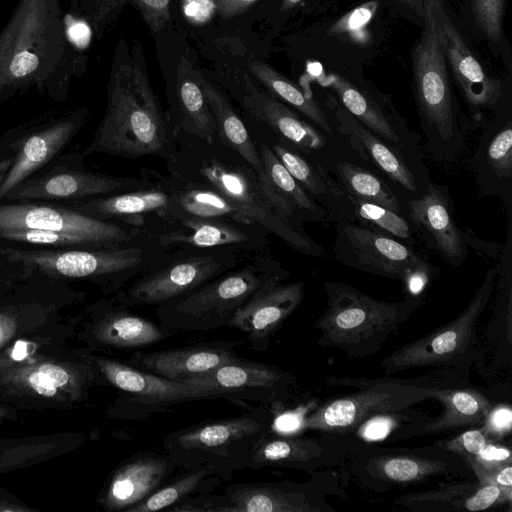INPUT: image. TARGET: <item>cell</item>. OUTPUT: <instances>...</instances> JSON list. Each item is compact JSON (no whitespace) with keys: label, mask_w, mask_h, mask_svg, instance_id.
Wrapping results in <instances>:
<instances>
[{"label":"cell","mask_w":512,"mask_h":512,"mask_svg":"<svg viewBox=\"0 0 512 512\" xmlns=\"http://www.w3.org/2000/svg\"><path fill=\"white\" fill-rule=\"evenodd\" d=\"M60 0H19L0 32V105L35 89L67 99L79 72Z\"/></svg>","instance_id":"6da1fadb"},{"label":"cell","mask_w":512,"mask_h":512,"mask_svg":"<svg viewBox=\"0 0 512 512\" xmlns=\"http://www.w3.org/2000/svg\"><path fill=\"white\" fill-rule=\"evenodd\" d=\"M140 48L137 57L129 56L122 40L115 49L105 113L90 144L82 151L85 156H157L165 161L171 157L175 136L167 112L152 89Z\"/></svg>","instance_id":"7a4b0ae2"},{"label":"cell","mask_w":512,"mask_h":512,"mask_svg":"<svg viewBox=\"0 0 512 512\" xmlns=\"http://www.w3.org/2000/svg\"><path fill=\"white\" fill-rule=\"evenodd\" d=\"M174 136V151L165 161L168 173L212 187L250 222L262 226L293 250L310 257L327 256L321 244L280 217L257 172L239 154L217 137L207 142L182 132Z\"/></svg>","instance_id":"3957f363"},{"label":"cell","mask_w":512,"mask_h":512,"mask_svg":"<svg viewBox=\"0 0 512 512\" xmlns=\"http://www.w3.org/2000/svg\"><path fill=\"white\" fill-rule=\"evenodd\" d=\"M173 251L156 236L124 245L67 248L22 247L0 241V253L16 279H87L108 293H116L161 265Z\"/></svg>","instance_id":"277c9868"},{"label":"cell","mask_w":512,"mask_h":512,"mask_svg":"<svg viewBox=\"0 0 512 512\" xmlns=\"http://www.w3.org/2000/svg\"><path fill=\"white\" fill-rule=\"evenodd\" d=\"M290 272L271 254L252 258L200 287L155 307L159 324L175 333L228 326L236 311L262 286Z\"/></svg>","instance_id":"5b68a950"},{"label":"cell","mask_w":512,"mask_h":512,"mask_svg":"<svg viewBox=\"0 0 512 512\" xmlns=\"http://www.w3.org/2000/svg\"><path fill=\"white\" fill-rule=\"evenodd\" d=\"M327 309L315 323L319 345L351 357L370 356L409 316L425 304L419 298L396 302L375 299L342 282H326Z\"/></svg>","instance_id":"8992f818"},{"label":"cell","mask_w":512,"mask_h":512,"mask_svg":"<svg viewBox=\"0 0 512 512\" xmlns=\"http://www.w3.org/2000/svg\"><path fill=\"white\" fill-rule=\"evenodd\" d=\"M273 419L272 408L262 405L171 432L163 438V447L178 469L209 466L222 480H231L234 471L246 468L251 450L272 429Z\"/></svg>","instance_id":"52a82bcc"},{"label":"cell","mask_w":512,"mask_h":512,"mask_svg":"<svg viewBox=\"0 0 512 512\" xmlns=\"http://www.w3.org/2000/svg\"><path fill=\"white\" fill-rule=\"evenodd\" d=\"M413 85L428 154L438 163H455L465 150V128L453 101L438 25L424 27L414 48Z\"/></svg>","instance_id":"ba28073f"},{"label":"cell","mask_w":512,"mask_h":512,"mask_svg":"<svg viewBox=\"0 0 512 512\" xmlns=\"http://www.w3.org/2000/svg\"><path fill=\"white\" fill-rule=\"evenodd\" d=\"M87 107L56 108L0 134V159L13 163L0 185V201L32 174L64 153L85 126Z\"/></svg>","instance_id":"9c48e42d"},{"label":"cell","mask_w":512,"mask_h":512,"mask_svg":"<svg viewBox=\"0 0 512 512\" xmlns=\"http://www.w3.org/2000/svg\"><path fill=\"white\" fill-rule=\"evenodd\" d=\"M229 72L221 75L219 86L237 102L250 123L246 125L253 124V139L261 136L260 142L292 146L323 165L326 134L259 86L248 72Z\"/></svg>","instance_id":"30bf717a"},{"label":"cell","mask_w":512,"mask_h":512,"mask_svg":"<svg viewBox=\"0 0 512 512\" xmlns=\"http://www.w3.org/2000/svg\"><path fill=\"white\" fill-rule=\"evenodd\" d=\"M252 258L255 257L234 249L174 250L167 261L117 291L115 300L129 307L157 306Z\"/></svg>","instance_id":"8fae6325"},{"label":"cell","mask_w":512,"mask_h":512,"mask_svg":"<svg viewBox=\"0 0 512 512\" xmlns=\"http://www.w3.org/2000/svg\"><path fill=\"white\" fill-rule=\"evenodd\" d=\"M332 249L342 265L402 281L412 293L423 289L436 270L411 247L357 222L336 223Z\"/></svg>","instance_id":"7c38bea8"},{"label":"cell","mask_w":512,"mask_h":512,"mask_svg":"<svg viewBox=\"0 0 512 512\" xmlns=\"http://www.w3.org/2000/svg\"><path fill=\"white\" fill-rule=\"evenodd\" d=\"M84 158L82 151L62 153L10 190L2 201L71 203L140 189L153 182V169L143 168L138 177L113 176L86 169Z\"/></svg>","instance_id":"4fadbf2b"},{"label":"cell","mask_w":512,"mask_h":512,"mask_svg":"<svg viewBox=\"0 0 512 512\" xmlns=\"http://www.w3.org/2000/svg\"><path fill=\"white\" fill-rule=\"evenodd\" d=\"M181 195L178 177L154 170L153 182L146 187L67 204L92 218L130 224L158 237L186 221Z\"/></svg>","instance_id":"5bb4252c"},{"label":"cell","mask_w":512,"mask_h":512,"mask_svg":"<svg viewBox=\"0 0 512 512\" xmlns=\"http://www.w3.org/2000/svg\"><path fill=\"white\" fill-rule=\"evenodd\" d=\"M363 390L329 401L303 417L302 429L345 435L355 432L368 419L406 411L433 398L432 388L393 380H365Z\"/></svg>","instance_id":"9a60e30c"},{"label":"cell","mask_w":512,"mask_h":512,"mask_svg":"<svg viewBox=\"0 0 512 512\" xmlns=\"http://www.w3.org/2000/svg\"><path fill=\"white\" fill-rule=\"evenodd\" d=\"M38 229L82 235L103 246L131 244L155 236L139 227L87 216L67 203L1 201L0 229Z\"/></svg>","instance_id":"2e32d148"},{"label":"cell","mask_w":512,"mask_h":512,"mask_svg":"<svg viewBox=\"0 0 512 512\" xmlns=\"http://www.w3.org/2000/svg\"><path fill=\"white\" fill-rule=\"evenodd\" d=\"M498 269L497 265L487 270L468 306L454 320L383 359L384 373L445 364L463 355L472 346L475 324L492 296Z\"/></svg>","instance_id":"e0dca14e"},{"label":"cell","mask_w":512,"mask_h":512,"mask_svg":"<svg viewBox=\"0 0 512 512\" xmlns=\"http://www.w3.org/2000/svg\"><path fill=\"white\" fill-rule=\"evenodd\" d=\"M315 495L306 485L289 482L237 483L223 495L201 493L174 506L175 512H319Z\"/></svg>","instance_id":"ac0fdd59"},{"label":"cell","mask_w":512,"mask_h":512,"mask_svg":"<svg viewBox=\"0 0 512 512\" xmlns=\"http://www.w3.org/2000/svg\"><path fill=\"white\" fill-rule=\"evenodd\" d=\"M101 368L109 381L127 394L121 409H125L122 417L130 420L183 402L221 398L213 388L167 380L125 363L103 360Z\"/></svg>","instance_id":"d6986e66"},{"label":"cell","mask_w":512,"mask_h":512,"mask_svg":"<svg viewBox=\"0 0 512 512\" xmlns=\"http://www.w3.org/2000/svg\"><path fill=\"white\" fill-rule=\"evenodd\" d=\"M183 382L213 388L230 401L259 402L274 408L288 398L295 377L280 367L236 357Z\"/></svg>","instance_id":"ffe728a7"},{"label":"cell","mask_w":512,"mask_h":512,"mask_svg":"<svg viewBox=\"0 0 512 512\" xmlns=\"http://www.w3.org/2000/svg\"><path fill=\"white\" fill-rule=\"evenodd\" d=\"M337 130L351 149L372 165L407 200L420 197L430 182L423 162L415 161L368 130L343 107L335 110Z\"/></svg>","instance_id":"44dd1931"},{"label":"cell","mask_w":512,"mask_h":512,"mask_svg":"<svg viewBox=\"0 0 512 512\" xmlns=\"http://www.w3.org/2000/svg\"><path fill=\"white\" fill-rule=\"evenodd\" d=\"M411 225L447 264L461 266L469 249L464 230L454 220V207L446 186L430 180L426 191L405 202Z\"/></svg>","instance_id":"7402d4cb"},{"label":"cell","mask_w":512,"mask_h":512,"mask_svg":"<svg viewBox=\"0 0 512 512\" xmlns=\"http://www.w3.org/2000/svg\"><path fill=\"white\" fill-rule=\"evenodd\" d=\"M270 234L255 223L190 219L157 238L170 250L234 249L257 257L270 254Z\"/></svg>","instance_id":"603a6c76"},{"label":"cell","mask_w":512,"mask_h":512,"mask_svg":"<svg viewBox=\"0 0 512 512\" xmlns=\"http://www.w3.org/2000/svg\"><path fill=\"white\" fill-rule=\"evenodd\" d=\"M271 281L259 288L234 314L228 326L246 334L251 348L265 352L271 338L302 302V281Z\"/></svg>","instance_id":"cb8c5ba5"},{"label":"cell","mask_w":512,"mask_h":512,"mask_svg":"<svg viewBox=\"0 0 512 512\" xmlns=\"http://www.w3.org/2000/svg\"><path fill=\"white\" fill-rule=\"evenodd\" d=\"M327 84L343 108L363 126L404 155L422 162L417 136L391 105L339 74H330Z\"/></svg>","instance_id":"d4e9b609"},{"label":"cell","mask_w":512,"mask_h":512,"mask_svg":"<svg viewBox=\"0 0 512 512\" xmlns=\"http://www.w3.org/2000/svg\"><path fill=\"white\" fill-rule=\"evenodd\" d=\"M243 341L215 340L152 352L135 351L128 365L175 382L206 373L238 357Z\"/></svg>","instance_id":"484cf974"},{"label":"cell","mask_w":512,"mask_h":512,"mask_svg":"<svg viewBox=\"0 0 512 512\" xmlns=\"http://www.w3.org/2000/svg\"><path fill=\"white\" fill-rule=\"evenodd\" d=\"M437 24L445 59L449 62L471 114L477 121H481L483 110L498 106L502 98L501 83L485 72L445 12Z\"/></svg>","instance_id":"4316f807"},{"label":"cell","mask_w":512,"mask_h":512,"mask_svg":"<svg viewBox=\"0 0 512 512\" xmlns=\"http://www.w3.org/2000/svg\"><path fill=\"white\" fill-rule=\"evenodd\" d=\"M481 191L512 205V117L500 111L483 130L472 158Z\"/></svg>","instance_id":"83f0119b"},{"label":"cell","mask_w":512,"mask_h":512,"mask_svg":"<svg viewBox=\"0 0 512 512\" xmlns=\"http://www.w3.org/2000/svg\"><path fill=\"white\" fill-rule=\"evenodd\" d=\"M256 144L262 161L259 181L280 217L301 232H306V222H333L329 213L300 187L273 150L264 142L256 141Z\"/></svg>","instance_id":"f1b7e54d"},{"label":"cell","mask_w":512,"mask_h":512,"mask_svg":"<svg viewBox=\"0 0 512 512\" xmlns=\"http://www.w3.org/2000/svg\"><path fill=\"white\" fill-rule=\"evenodd\" d=\"M300 187L331 216L333 222H355L349 195L318 160L308 157L292 146L266 143Z\"/></svg>","instance_id":"f546056e"},{"label":"cell","mask_w":512,"mask_h":512,"mask_svg":"<svg viewBox=\"0 0 512 512\" xmlns=\"http://www.w3.org/2000/svg\"><path fill=\"white\" fill-rule=\"evenodd\" d=\"M329 439L285 437L275 435L272 429L251 450L246 468H291L313 471L317 467L336 463L340 449Z\"/></svg>","instance_id":"4dcf8cb0"},{"label":"cell","mask_w":512,"mask_h":512,"mask_svg":"<svg viewBox=\"0 0 512 512\" xmlns=\"http://www.w3.org/2000/svg\"><path fill=\"white\" fill-rule=\"evenodd\" d=\"M204 79L188 59L181 58L167 112L174 135L182 132L207 142L217 137L214 118L203 88Z\"/></svg>","instance_id":"1f68e13d"},{"label":"cell","mask_w":512,"mask_h":512,"mask_svg":"<svg viewBox=\"0 0 512 512\" xmlns=\"http://www.w3.org/2000/svg\"><path fill=\"white\" fill-rule=\"evenodd\" d=\"M175 469L167 453L144 451L132 455L119 466L111 480L109 506L127 511L169 481Z\"/></svg>","instance_id":"d6a6232c"},{"label":"cell","mask_w":512,"mask_h":512,"mask_svg":"<svg viewBox=\"0 0 512 512\" xmlns=\"http://www.w3.org/2000/svg\"><path fill=\"white\" fill-rule=\"evenodd\" d=\"M432 395L443 403L444 413L433 421L413 424L399 430V438L443 433L459 427L481 425L493 408L490 401L475 390L434 386Z\"/></svg>","instance_id":"836d02e7"},{"label":"cell","mask_w":512,"mask_h":512,"mask_svg":"<svg viewBox=\"0 0 512 512\" xmlns=\"http://www.w3.org/2000/svg\"><path fill=\"white\" fill-rule=\"evenodd\" d=\"M99 339L104 345L127 351H138L165 340L174 334L150 319L132 312L129 306L116 301V304H102Z\"/></svg>","instance_id":"e575fe53"},{"label":"cell","mask_w":512,"mask_h":512,"mask_svg":"<svg viewBox=\"0 0 512 512\" xmlns=\"http://www.w3.org/2000/svg\"><path fill=\"white\" fill-rule=\"evenodd\" d=\"M203 88L214 118L217 138L239 154L259 176L262 172L261 156L246 123L218 84L205 78Z\"/></svg>","instance_id":"d590c367"},{"label":"cell","mask_w":512,"mask_h":512,"mask_svg":"<svg viewBox=\"0 0 512 512\" xmlns=\"http://www.w3.org/2000/svg\"><path fill=\"white\" fill-rule=\"evenodd\" d=\"M455 461L421 455H372L364 458L363 470L368 477L384 482L411 484L430 477L448 474L456 468Z\"/></svg>","instance_id":"8d00e7d4"},{"label":"cell","mask_w":512,"mask_h":512,"mask_svg":"<svg viewBox=\"0 0 512 512\" xmlns=\"http://www.w3.org/2000/svg\"><path fill=\"white\" fill-rule=\"evenodd\" d=\"M248 73L266 91L303 115L324 134H333L332 124L322 107L277 70L263 62L251 61Z\"/></svg>","instance_id":"74e56055"},{"label":"cell","mask_w":512,"mask_h":512,"mask_svg":"<svg viewBox=\"0 0 512 512\" xmlns=\"http://www.w3.org/2000/svg\"><path fill=\"white\" fill-rule=\"evenodd\" d=\"M328 172L350 196L405 215L403 204L391 185L375 172L349 160H340Z\"/></svg>","instance_id":"f35d334b"},{"label":"cell","mask_w":512,"mask_h":512,"mask_svg":"<svg viewBox=\"0 0 512 512\" xmlns=\"http://www.w3.org/2000/svg\"><path fill=\"white\" fill-rule=\"evenodd\" d=\"M221 481L222 479L209 466L188 470L177 479L167 481L148 497L127 509V512L168 510L184 498L210 493Z\"/></svg>","instance_id":"ab89813d"},{"label":"cell","mask_w":512,"mask_h":512,"mask_svg":"<svg viewBox=\"0 0 512 512\" xmlns=\"http://www.w3.org/2000/svg\"><path fill=\"white\" fill-rule=\"evenodd\" d=\"M350 199L354 209L355 222L390 236L405 240L411 239L412 225L403 215L375 203L354 197H350Z\"/></svg>","instance_id":"60d3db41"},{"label":"cell","mask_w":512,"mask_h":512,"mask_svg":"<svg viewBox=\"0 0 512 512\" xmlns=\"http://www.w3.org/2000/svg\"><path fill=\"white\" fill-rule=\"evenodd\" d=\"M127 0H100L90 15V27L100 33L108 21L110 13L117 7L118 2ZM141 13L152 32L159 33L170 20V0H130Z\"/></svg>","instance_id":"b9f144b4"},{"label":"cell","mask_w":512,"mask_h":512,"mask_svg":"<svg viewBox=\"0 0 512 512\" xmlns=\"http://www.w3.org/2000/svg\"><path fill=\"white\" fill-rule=\"evenodd\" d=\"M471 483H455L437 490L409 494L399 497L396 502L409 509L419 511L440 510V505H451L457 509L456 504L474 491Z\"/></svg>","instance_id":"7bdbcfd3"},{"label":"cell","mask_w":512,"mask_h":512,"mask_svg":"<svg viewBox=\"0 0 512 512\" xmlns=\"http://www.w3.org/2000/svg\"><path fill=\"white\" fill-rule=\"evenodd\" d=\"M477 26L487 38L499 42L502 37L504 0H471Z\"/></svg>","instance_id":"ee69618b"},{"label":"cell","mask_w":512,"mask_h":512,"mask_svg":"<svg viewBox=\"0 0 512 512\" xmlns=\"http://www.w3.org/2000/svg\"><path fill=\"white\" fill-rule=\"evenodd\" d=\"M489 443L488 434L483 427L467 430L460 435L436 442L441 450L452 452L463 459H475Z\"/></svg>","instance_id":"f6af8a7d"},{"label":"cell","mask_w":512,"mask_h":512,"mask_svg":"<svg viewBox=\"0 0 512 512\" xmlns=\"http://www.w3.org/2000/svg\"><path fill=\"white\" fill-rule=\"evenodd\" d=\"M378 9V1L365 2L346 13L337 20L327 31L328 35H349L353 38H361V32L371 21Z\"/></svg>","instance_id":"bcb514c9"},{"label":"cell","mask_w":512,"mask_h":512,"mask_svg":"<svg viewBox=\"0 0 512 512\" xmlns=\"http://www.w3.org/2000/svg\"><path fill=\"white\" fill-rule=\"evenodd\" d=\"M408 418H410V415L407 416L404 411L377 415L360 425L356 432L359 437L365 440H382L392 432L396 426L400 425L399 423H401V421Z\"/></svg>","instance_id":"7dc6e473"},{"label":"cell","mask_w":512,"mask_h":512,"mask_svg":"<svg viewBox=\"0 0 512 512\" xmlns=\"http://www.w3.org/2000/svg\"><path fill=\"white\" fill-rule=\"evenodd\" d=\"M512 493L506 492L495 484H483L463 501V508L468 511L486 510L495 504L511 502Z\"/></svg>","instance_id":"c3c4849f"},{"label":"cell","mask_w":512,"mask_h":512,"mask_svg":"<svg viewBox=\"0 0 512 512\" xmlns=\"http://www.w3.org/2000/svg\"><path fill=\"white\" fill-rule=\"evenodd\" d=\"M470 468L490 470L512 463L509 449L488 443L482 452L475 459L464 461Z\"/></svg>","instance_id":"681fc988"},{"label":"cell","mask_w":512,"mask_h":512,"mask_svg":"<svg viewBox=\"0 0 512 512\" xmlns=\"http://www.w3.org/2000/svg\"><path fill=\"white\" fill-rule=\"evenodd\" d=\"M512 463L504 466L482 470L479 468H471L480 485L495 484L506 492L512 493Z\"/></svg>","instance_id":"f907efd6"},{"label":"cell","mask_w":512,"mask_h":512,"mask_svg":"<svg viewBox=\"0 0 512 512\" xmlns=\"http://www.w3.org/2000/svg\"><path fill=\"white\" fill-rule=\"evenodd\" d=\"M217 9L215 0H183L182 10L186 19L192 24L208 22Z\"/></svg>","instance_id":"816d5d0a"},{"label":"cell","mask_w":512,"mask_h":512,"mask_svg":"<svg viewBox=\"0 0 512 512\" xmlns=\"http://www.w3.org/2000/svg\"><path fill=\"white\" fill-rule=\"evenodd\" d=\"M512 411L508 407L492 408L483 424L485 432L504 435L510 432Z\"/></svg>","instance_id":"f5cc1de1"},{"label":"cell","mask_w":512,"mask_h":512,"mask_svg":"<svg viewBox=\"0 0 512 512\" xmlns=\"http://www.w3.org/2000/svg\"><path fill=\"white\" fill-rule=\"evenodd\" d=\"M423 18L426 28L436 27L439 17L444 11V0H422Z\"/></svg>","instance_id":"db71d44e"},{"label":"cell","mask_w":512,"mask_h":512,"mask_svg":"<svg viewBox=\"0 0 512 512\" xmlns=\"http://www.w3.org/2000/svg\"><path fill=\"white\" fill-rule=\"evenodd\" d=\"M217 10L224 17H232L242 13L258 0H215Z\"/></svg>","instance_id":"11a10c76"},{"label":"cell","mask_w":512,"mask_h":512,"mask_svg":"<svg viewBox=\"0 0 512 512\" xmlns=\"http://www.w3.org/2000/svg\"><path fill=\"white\" fill-rule=\"evenodd\" d=\"M303 417L297 413H286L273 419L272 429L291 432L302 429Z\"/></svg>","instance_id":"9f6ffc18"},{"label":"cell","mask_w":512,"mask_h":512,"mask_svg":"<svg viewBox=\"0 0 512 512\" xmlns=\"http://www.w3.org/2000/svg\"><path fill=\"white\" fill-rule=\"evenodd\" d=\"M39 372L46 376L56 387L63 386L68 381L67 373L58 366L45 364L39 368Z\"/></svg>","instance_id":"6f0895ef"},{"label":"cell","mask_w":512,"mask_h":512,"mask_svg":"<svg viewBox=\"0 0 512 512\" xmlns=\"http://www.w3.org/2000/svg\"><path fill=\"white\" fill-rule=\"evenodd\" d=\"M30 384L41 395L52 396L56 393L54 386L49 379L40 372L33 373L29 378Z\"/></svg>","instance_id":"680465c9"},{"label":"cell","mask_w":512,"mask_h":512,"mask_svg":"<svg viewBox=\"0 0 512 512\" xmlns=\"http://www.w3.org/2000/svg\"><path fill=\"white\" fill-rule=\"evenodd\" d=\"M465 233V241L467 246L472 245L476 249H480V251L487 253L490 257L497 258L499 255V245L490 244L476 238L471 233H468L464 230Z\"/></svg>","instance_id":"91938a15"},{"label":"cell","mask_w":512,"mask_h":512,"mask_svg":"<svg viewBox=\"0 0 512 512\" xmlns=\"http://www.w3.org/2000/svg\"><path fill=\"white\" fill-rule=\"evenodd\" d=\"M14 279L16 278L9 263L4 259V257L0 253V283L11 281Z\"/></svg>","instance_id":"94428289"},{"label":"cell","mask_w":512,"mask_h":512,"mask_svg":"<svg viewBox=\"0 0 512 512\" xmlns=\"http://www.w3.org/2000/svg\"><path fill=\"white\" fill-rule=\"evenodd\" d=\"M27 355L26 343L23 341H17L12 351V358L15 360H22Z\"/></svg>","instance_id":"6125c7cd"},{"label":"cell","mask_w":512,"mask_h":512,"mask_svg":"<svg viewBox=\"0 0 512 512\" xmlns=\"http://www.w3.org/2000/svg\"><path fill=\"white\" fill-rule=\"evenodd\" d=\"M13 163L12 157H5L0 159V185L2 184L7 171L10 169Z\"/></svg>","instance_id":"be15d7a7"},{"label":"cell","mask_w":512,"mask_h":512,"mask_svg":"<svg viewBox=\"0 0 512 512\" xmlns=\"http://www.w3.org/2000/svg\"><path fill=\"white\" fill-rule=\"evenodd\" d=\"M303 0H282L281 8L282 10H289L296 5H298Z\"/></svg>","instance_id":"e7e4bbea"},{"label":"cell","mask_w":512,"mask_h":512,"mask_svg":"<svg viewBox=\"0 0 512 512\" xmlns=\"http://www.w3.org/2000/svg\"><path fill=\"white\" fill-rule=\"evenodd\" d=\"M416 1H417V0H406V2H407L409 5H411V6H415Z\"/></svg>","instance_id":"03108f58"},{"label":"cell","mask_w":512,"mask_h":512,"mask_svg":"<svg viewBox=\"0 0 512 512\" xmlns=\"http://www.w3.org/2000/svg\"><path fill=\"white\" fill-rule=\"evenodd\" d=\"M2 336H3V332H2V329L0 328V340H1Z\"/></svg>","instance_id":"003e7915"}]
</instances>
